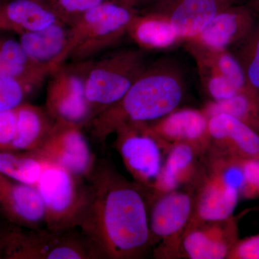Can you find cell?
I'll return each mask as SVG.
<instances>
[{
    "instance_id": "8fae6325",
    "label": "cell",
    "mask_w": 259,
    "mask_h": 259,
    "mask_svg": "<svg viewBox=\"0 0 259 259\" xmlns=\"http://www.w3.org/2000/svg\"><path fill=\"white\" fill-rule=\"evenodd\" d=\"M208 120L202 110L177 108L146 126L165 152L174 145L184 144L202 157L210 148Z\"/></svg>"
},
{
    "instance_id": "484cf974",
    "label": "cell",
    "mask_w": 259,
    "mask_h": 259,
    "mask_svg": "<svg viewBox=\"0 0 259 259\" xmlns=\"http://www.w3.org/2000/svg\"><path fill=\"white\" fill-rule=\"evenodd\" d=\"M110 2H117L138 8L149 3L150 0H56L51 5L62 21L69 25L75 18L84 12Z\"/></svg>"
},
{
    "instance_id": "5bb4252c",
    "label": "cell",
    "mask_w": 259,
    "mask_h": 259,
    "mask_svg": "<svg viewBox=\"0 0 259 259\" xmlns=\"http://www.w3.org/2000/svg\"><path fill=\"white\" fill-rule=\"evenodd\" d=\"M208 131L209 149L237 159L259 160V134L233 116H212Z\"/></svg>"
},
{
    "instance_id": "ba28073f",
    "label": "cell",
    "mask_w": 259,
    "mask_h": 259,
    "mask_svg": "<svg viewBox=\"0 0 259 259\" xmlns=\"http://www.w3.org/2000/svg\"><path fill=\"white\" fill-rule=\"evenodd\" d=\"M115 134V148L126 169L134 182L149 194L157 182L163 166V148L149 134L146 123L122 126Z\"/></svg>"
},
{
    "instance_id": "e0dca14e",
    "label": "cell",
    "mask_w": 259,
    "mask_h": 259,
    "mask_svg": "<svg viewBox=\"0 0 259 259\" xmlns=\"http://www.w3.org/2000/svg\"><path fill=\"white\" fill-rule=\"evenodd\" d=\"M166 152V160L157 182L148 194V199L178 190L182 185L193 187L202 171L198 161L201 156L190 145H174Z\"/></svg>"
},
{
    "instance_id": "d6986e66",
    "label": "cell",
    "mask_w": 259,
    "mask_h": 259,
    "mask_svg": "<svg viewBox=\"0 0 259 259\" xmlns=\"http://www.w3.org/2000/svg\"><path fill=\"white\" fill-rule=\"evenodd\" d=\"M60 20L55 10L44 0H4L0 3V31L20 35L42 30Z\"/></svg>"
},
{
    "instance_id": "f1b7e54d",
    "label": "cell",
    "mask_w": 259,
    "mask_h": 259,
    "mask_svg": "<svg viewBox=\"0 0 259 259\" xmlns=\"http://www.w3.org/2000/svg\"><path fill=\"white\" fill-rule=\"evenodd\" d=\"M16 109L0 112V151H10L16 133Z\"/></svg>"
},
{
    "instance_id": "8992f818",
    "label": "cell",
    "mask_w": 259,
    "mask_h": 259,
    "mask_svg": "<svg viewBox=\"0 0 259 259\" xmlns=\"http://www.w3.org/2000/svg\"><path fill=\"white\" fill-rule=\"evenodd\" d=\"M45 212V226L55 231L79 229L90 199L88 180L49 162L35 186Z\"/></svg>"
},
{
    "instance_id": "4dcf8cb0",
    "label": "cell",
    "mask_w": 259,
    "mask_h": 259,
    "mask_svg": "<svg viewBox=\"0 0 259 259\" xmlns=\"http://www.w3.org/2000/svg\"><path fill=\"white\" fill-rule=\"evenodd\" d=\"M248 5L254 13L256 18H259V0H248Z\"/></svg>"
},
{
    "instance_id": "7a4b0ae2",
    "label": "cell",
    "mask_w": 259,
    "mask_h": 259,
    "mask_svg": "<svg viewBox=\"0 0 259 259\" xmlns=\"http://www.w3.org/2000/svg\"><path fill=\"white\" fill-rule=\"evenodd\" d=\"M185 77L172 61L150 65L113 105L97 114L88 125L94 139L105 143L122 126L148 123L179 108L186 94Z\"/></svg>"
},
{
    "instance_id": "4fadbf2b",
    "label": "cell",
    "mask_w": 259,
    "mask_h": 259,
    "mask_svg": "<svg viewBox=\"0 0 259 259\" xmlns=\"http://www.w3.org/2000/svg\"><path fill=\"white\" fill-rule=\"evenodd\" d=\"M0 214L24 228L45 226L44 203L36 187L0 174Z\"/></svg>"
},
{
    "instance_id": "cb8c5ba5",
    "label": "cell",
    "mask_w": 259,
    "mask_h": 259,
    "mask_svg": "<svg viewBox=\"0 0 259 259\" xmlns=\"http://www.w3.org/2000/svg\"><path fill=\"white\" fill-rule=\"evenodd\" d=\"M48 163L34 151H0V174L33 187Z\"/></svg>"
},
{
    "instance_id": "7402d4cb",
    "label": "cell",
    "mask_w": 259,
    "mask_h": 259,
    "mask_svg": "<svg viewBox=\"0 0 259 259\" xmlns=\"http://www.w3.org/2000/svg\"><path fill=\"white\" fill-rule=\"evenodd\" d=\"M202 111L208 120L218 114L233 116L259 134V92L253 87L226 100H211Z\"/></svg>"
},
{
    "instance_id": "9c48e42d",
    "label": "cell",
    "mask_w": 259,
    "mask_h": 259,
    "mask_svg": "<svg viewBox=\"0 0 259 259\" xmlns=\"http://www.w3.org/2000/svg\"><path fill=\"white\" fill-rule=\"evenodd\" d=\"M45 109L54 120L83 126L93 119L85 96L81 63L63 64L48 79Z\"/></svg>"
},
{
    "instance_id": "30bf717a",
    "label": "cell",
    "mask_w": 259,
    "mask_h": 259,
    "mask_svg": "<svg viewBox=\"0 0 259 259\" xmlns=\"http://www.w3.org/2000/svg\"><path fill=\"white\" fill-rule=\"evenodd\" d=\"M83 127L56 120L47 141L34 152L42 159L88 180L97 160L83 134Z\"/></svg>"
},
{
    "instance_id": "ac0fdd59",
    "label": "cell",
    "mask_w": 259,
    "mask_h": 259,
    "mask_svg": "<svg viewBox=\"0 0 259 259\" xmlns=\"http://www.w3.org/2000/svg\"><path fill=\"white\" fill-rule=\"evenodd\" d=\"M69 40V25L62 20L42 30L25 32L19 38L30 59L55 71L68 59Z\"/></svg>"
},
{
    "instance_id": "9a60e30c",
    "label": "cell",
    "mask_w": 259,
    "mask_h": 259,
    "mask_svg": "<svg viewBox=\"0 0 259 259\" xmlns=\"http://www.w3.org/2000/svg\"><path fill=\"white\" fill-rule=\"evenodd\" d=\"M255 23L256 17L248 5H231L192 40L209 49H228L243 40Z\"/></svg>"
},
{
    "instance_id": "4316f807",
    "label": "cell",
    "mask_w": 259,
    "mask_h": 259,
    "mask_svg": "<svg viewBox=\"0 0 259 259\" xmlns=\"http://www.w3.org/2000/svg\"><path fill=\"white\" fill-rule=\"evenodd\" d=\"M33 90L16 80L0 76V112L15 110Z\"/></svg>"
},
{
    "instance_id": "3957f363",
    "label": "cell",
    "mask_w": 259,
    "mask_h": 259,
    "mask_svg": "<svg viewBox=\"0 0 259 259\" xmlns=\"http://www.w3.org/2000/svg\"><path fill=\"white\" fill-rule=\"evenodd\" d=\"M139 13L130 5L110 2L79 15L69 25L68 59L87 62L115 47Z\"/></svg>"
},
{
    "instance_id": "1f68e13d",
    "label": "cell",
    "mask_w": 259,
    "mask_h": 259,
    "mask_svg": "<svg viewBox=\"0 0 259 259\" xmlns=\"http://www.w3.org/2000/svg\"><path fill=\"white\" fill-rule=\"evenodd\" d=\"M44 1H45L46 3H48V4L51 5L53 3H54V2L56 1V0H44Z\"/></svg>"
},
{
    "instance_id": "6da1fadb",
    "label": "cell",
    "mask_w": 259,
    "mask_h": 259,
    "mask_svg": "<svg viewBox=\"0 0 259 259\" xmlns=\"http://www.w3.org/2000/svg\"><path fill=\"white\" fill-rule=\"evenodd\" d=\"M88 180L90 203L79 230L99 259L144 258L151 250L146 190L105 159Z\"/></svg>"
},
{
    "instance_id": "83f0119b",
    "label": "cell",
    "mask_w": 259,
    "mask_h": 259,
    "mask_svg": "<svg viewBox=\"0 0 259 259\" xmlns=\"http://www.w3.org/2000/svg\"><path fill=\"white\" fill-rule=\"evenodd\" d=\"M234 159L239 166L242 176L240 195L247 198L259 196V160Z\"/></svg>"
},
{
    "instance_id": "836d02e7",
    "label": "cell",
    "mask_w": 259,
    "mask_h": 259,
    "mask_svg": "<svg viewBox=\"0 0 259 259\" xmlns=\"http://www.w3.org/2000/svg\"><path fill=\"white\" fill-rule=\"evenodd\" d=\"M3 1H4V0H0V3H1L2 2H3Z\"/></svg>"
},
{
    "instance_id": "52a82bcc",
    "label": "cell",
    "mask_w": 259,
    "mask_h": 259,
    "mask_svg": "<svg viewBox=\"0 0 259 259\" xmlns=\"http://www.w3.org/2000/svg\"><path fill=\"white\" fill-rule=\"evenodd\" d=\"M194 188L174 190L148 199L153 256L178 258L181 243L193 210Z\"/></svg>"
},
{
    "instance_id": "5b68a950",
    "label": "cell",
    "mask_w": 259,
    "mask_h": 259,
    "mask_svg": "<svg viewBox=\"0 0 259 259\" xmlns=\"http://www.w3.org/2000/svg\"><path fill=\"white\" fill-rule=\"evenodd\" d=\"M143 51L120 49L81 63L85 96L93 117L118 102L144 72L148 65Z\"/></svg>"
},
{
    "instance_id": "7c38bea8",
    "label": "cell",
    "mask_w": 259,
    "mask_h": 259,
    "mask_svg": "<svg viewBox=\"0 0 259 259\" xmlns=\"http://www.w3.org/2000/svg\"><path fill=\"white\" fill-rule=\"evenodd\" d=\"M238 238V218L204 221L187 226L178 258L228 259Z\"/></svg>"
},
{
    "instance_id": "f546056e",
    "label": "cell",
    "mask_w": 259,
    "mask_h": 259,
    "mask_svg": "<svg viewBox=\"0 0 259 259\" xmlns=\"http://www.w3.org/2000/svg\"><path fill=\"white\" fill-rule=\"evenodd\" d=\"M228 259H259V233L238 240Z\"/></svg>"
},
{
    "instance_id": "44dd1931",
    "label": "cell",
    "mask_w": 259,
    "mask_h": 259,
    "mask_svg": "<svg viewBox=\"0 0 259 259\" xmlns=\"http://www.w3.org/2000/svg\"><path fill=\"white\" fill-rule=\"evenodd\" d=\"M127 35L140 49L146 51L165 50L182 41L168 18L158 11L139 13L131 22Z\"/></svg>"
},
{
    "instance_id": "277c9868",
    "label": "cell",
    "mask_w": 259,
    "mask_h": 259,
    "mask_svg": "<svg viewBox=\"0 0 259 259\" xmlns=\"http://www.w3.org/2000/svg\"><path fill=\"white\" fill-rule=\"evenodd\" d=\"M0 258L99 259L79 229L55 231L10 224L0 229Z\"/></svg>"
},
{
    "instance_id": "2e32d148",
    "label": "cell",
    "mask_w": 259,
    "mask_h": 259,
    "mask_svg": "<svg viewBox=\"0 0 259 259\" xmlns=\"http://www.w3.org/2000/svg\"><path fill=\"white\" fill-rule=\"evenodd\" d=\"M229 5L223 0H173L168 8L157 11L166 15L177 36L187 42L195 38Z\"/></svg>"
},
{
    "instance_id": "603a6c76",
    "label": "cell",
    "mask_w": 259,
    "mask_h": 259,
    "mask_svg": "<svg viewBox=\"0 0 259 259\" xmlns=\"http://www.w3.org/2000/svg\"><path fill=\"white\" fill-rule=\"evenodd\" d=\"M186 48L195 61L202 87L212 101L226 100L238 93L214 64L207 48L192 40L187 41Z\"/></svg>"
},
{
    "instance_id": "d6a6232c",
    "label": "cell",
    "mask_w": 259,
    "mask_h": 259,
    "mask_svg": "<svg viewBox=\"0 0 259 259\" xmlns=\"http://www.w3.org/2000/svg\"><path fill=\"white\" fill-rule=\"evenodd\" d=\"M223 1L226 2V3H228V4L233 5V3L235 0H223Z\"/></svg>"
},
{
    "instance_id": "ffe728a7",
    "label": "cell",
    "mask_w": 259,
    "mask_h": 259,
    "mask_svg": "<svg viewBox=\"0 0 259 259\" xmlns=\"http://www.w3.org/2000/svg\"><path fill=\"white\" fill-rule=\"evenodd\" d=\"M16 115V133L10 151H37L49 138L55 120L45 107L27 102L17 107Z\"/></svg>"
},
{
    "instance_id": "d4e9b609",
    "label": "cell",
    "mask_w": 259,
    "mask_h": 259,
    "mask_svg": "<svg viewBox=\"0 0 259 259\" xmlns=\"http://www.w3.org/2000/svg\"><path fill=\"white\" fill-rule=\"evenodd\" d=\"M234 56L243 68L248 82L259 92V23L236 44Z\"/></svg>"
}]
</instances>
